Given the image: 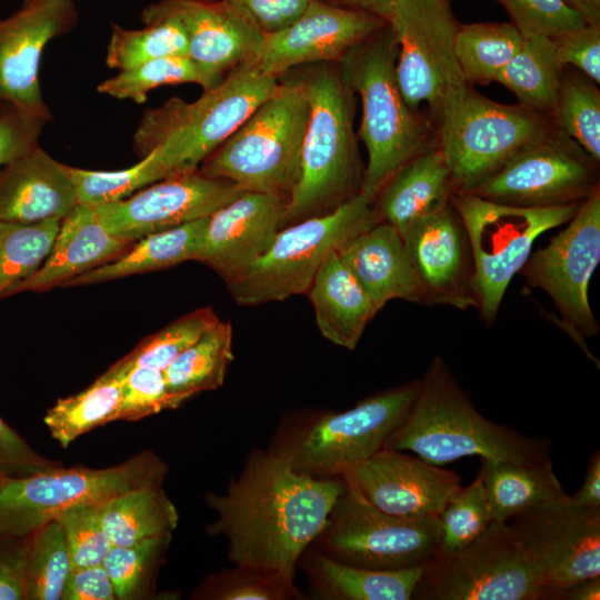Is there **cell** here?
Wrapping results in <instances>:
<instances>
[{
	"instance_id": "cell-1",
	"label": "cell",
	"mask_w": 600,
	"mask_h": 600,
	"mask_svg": "<svg viewBox=\"0 0 600 600\" xmlns=\"http://www.w3.org/2000/svg\"><path fill=\"white\" fill-rule=\"evenodd\" d=\"M344 488L341 477L296 471L280 453H252L224 493L207 496L217 513L208 532L226 538L237 567L294 580L301 554L324 530Z\"/></svg>"
},
{
	"instance_id": "cell-2",
	"label": "cell",
	"mask_w": 600,
	"mask_h": 600,
	"mask_svg": "<svg viewBox=\"0 0 600 600\" xmlns=\"http://www.w3.org/2000/svg\"><path fill=\"white\" fill-rule=\"evenodd\" d=\"M290 71L303 84L310 111L300 178L288 199L281 228L329 213L358 196L366 167L353 126L357 94L342 78L338 63Z\"/></svg>"
},
{
	"instance_id": "cell-3",
	"label": "cell",
	"mask_w": 600,
	"mask_h": 600,
	"mask_svg": "<svg viewBox=\"0 0 600 600\" xmlns=\"http://www.w3.org/2000/svg\"><path fill=\"white\" fill-rule=\"evenodd\" d=\"M384 449L409 451L437 466L472 456L524 463L550 459L549 443L481 414L438 356L420 379L407 417L388 438Z\"/></svg>"
},
{
	"instance_id": "cell-4",
	"label": "cell",
	"mask_w": 600,
	"mask_h": 600,
	"mask_svg": "<svg viewBox=\"0 0 600 600\" xmlns=\"http://www.w3.org/2000/svg\"><path fill=\"white\" fill-rule=\"evenodd\" d=\"M278 83L279 78L248 61L193 101L171 97L144 111L133 136L134 151L142 158L156 149L169 177L198 170Z\"/></svg>"
},
{
	"instance_id": "cell-5",
	"label": "cell",
	"mask_w": 600,
	"mask_h": 600,
	"mask_svg": "<svg viewBox=\"0 0 600 600\" xmlns=\"http://www.w3.org/2000/svg\"><path fill=\"white\" fill-rule=\"evenodd\" d=\"M397 58V40L387 22L338 62L361 101L359 137L368 153L362 192L374 199L401 167L431 147L427 121L407 104L399 89Z\"/></svg>"
},
{
	"instance_id": "cell-6",
	"label": "cell",
	"mask_w": 600,
	"mask_h": 600,
	"mask_svg": "<svg viewBox=\"0 0 600 600\" xmlns=\"http://www.w3.org/2000/svg\"><path fill=\"white\" fill-rule=\"evenodd\" d=\"M310 103L291 72L199 167L204 176L236 183L243 191L289 199L301 172Z\"/></svg>"
},
{
	"instance_id": "cell-7",
	"label": "cell",
	"mask_w": 600,
	"mask_h": 600,
	"mask_svg": "<svg viewBox=\"0 0 600 600\" xmlns=\"http://www.w3.org/2000/svg\"><path fill=\"white\" fill-rule=\"evenodd\" d=\"M441 150L456 192H470L518 151L553 130L548 117L522 103L502 104L466 83L446 100Z\"/></svg>"
},
{
	"instance_id": "cell-8",
	"label": "cell",
	"mask_w": 600,
	"mask_h": 600,
	"mask_svg": "<svg viewBox=\"0 0 600 600\" xmlns=\"http://www.w3.org/2000/svg\"><path fill=\"white\" fill-rule=\"evenodd\" d=\"M374 198L360 192L336 210L281 228L267 252L227 283L239 306L307 293L327 256L377 222Z\"/></svg>"
},
{
	"instance_id": "cell-9",
	"label": "cell",
	"mask_w": 600,
	"mask_h": 600,
	"mask_svg": "<svg viewBox=\"0 0 600 600\" xmlns=\"http://www.w3.org/2000/svg\"><path fill=\"white\" fill-rule=\"evenodd\" d=\"M450 202L468 234L477 310L486 326L496 320L506 291L532 253L537 238L566 224L581 204L520 207L468 192H454Z\"/></svg>"
},
{
	"instance_id": "cell-10",
	"label": "cell",
	"mask_w": 600,
	"mask_h": 600,
	"mask_svg": "<svg viewBox=\"0 0 600 600\" xmlns=\"http://www.w3.org/2000/svg\"><path fill=\"white\" fill-rule=\"evenodd\" d=\"M167 466L152 452L103 469L61 466L0 481V537L32 536L61 511L103 503L124 492L161 486Z\"/></svg>"
},
{
	"instance_id": "cell-11",
	"label": "cell",
	"mask_w": 600,
	"mask_h": 600,
	"mask_svg": "<svg viewBox=\"0 0 600 600\" xmlns=\"http://www.w3.org/2000/svg\"><path fill=\"white\" fill-rule=\"evenodd\" d=\"M414 596L436 600H537L546 581L509 522L492 521L470 544L427 564Z\"/></svg>"
},
{
	"instance_id": "cell-12",
	"label": "cell",
	"mask_w": 600,
	"mask_h": 600,
	"mask_svg": "<svg viewBox=\"0 0 600 600\" xmlns=\"http://www.w3.org/2000/svg\"><path fill=\"white\" fill-rule=\"evenodd\" d=\"M567 223L544 248L530 254L519 273L530 287L551 298L561 316L558 324L599 368L587 340L600 330L588 296L600 261V188L581 202Z\"/></svg>"
},
{
	"instance_id": "cell-13",
	"label": "cell",
	"mask_w": 600,
	"mask_h": 600,
	"mask_svg": "<svg viewBox=\"0 0 600 600\" xmlns=\"http://www.w3.org/2000/svg\"><path fill=\"white\" fill-rule=\"evenodd\" d=\"M420 387L410 381L360 401L353 408L318 420L281 452L298 472L318 478L341 477L384 449L407 417Z\"/></svg>"
},
{
	"instance_id": "cell-14",
	"label": "cell",
	"mask_w": 600,
	"mask_h": 600,
	"mask_svg": "<svg viewBox=\"0 0 600 600\" xmlns=\"http://www.w3.org/2000/svg\"><path fill=\"white\" fill-rule=\"evenodd\" d=\"M439 517L400 518L366 502L347 486L320 536L338 561L396 570L432 562L440 548Z\"/></svg>"
},
{
	"instance_id": "cell-15",
	"label": "cell",
	"mask_w": 600,
	"mask_h": 600,
	"mask_svg": "<svg viewBox=\"0 0 600 600\" xmlns=\"http://www.w3.org/2000/svg\"><path fill=\"white\" fill-rule=\"evenodd\" d=\"M388 24L398 58L401 94L414 111L427 102L438 117L452 92L468 83L454 53L457 22L447 0H396Z\"/></svg>"
},
{
	"instance_id": "cell-16",
	"label": "cell",
	"mask_w": 600,
	"mask_h": 600,
	"mask_svg": "<svg viewBox=\"0 0 600 600\" xmlns=\"http://www.w3.org/2000/svg\"><path fill=\"white\" fill-rule=\"evenodd\" d=\"M599 188L598 161L556 128L468 193L520 207L581 203Z\"/></svg>"
},
{
	"instance_id": "cell-17",
	"label": "cell",
	"mask_w": 600,
	"mask_h": 600,
	"mask_svg": "<svg viewBox=\"0 0 600 600\" xmlns=\"http://www.w3.org/2000/svg\"><path fill=\"white\" fill-rule=\"evenodd\" d=\"M511 520L540 570L549 596L600 577V508L580 506L566 494Z\"/></svg>"
},
{
	"instance_id": "cell-18",
	"label": "cell",
	"mask_w": 600,
	"mask_h": 600,
	"mask_svg": "<svg viewBox=\"0 0 600 600\" xmlns=\"http://www.w3.org/2000/svg\"><path fill=\"white\" fill-rule=\"evenodd\" d=\"M243 190L199 170L161 179L114 202L94 206L101 224L133 242L163 230L210 217Z\"/></svg>"
},
{
	"instance_id": "cell-19",
	"label": "cell",
	"mask_w": 600,
	"mask_h": 600,
	"mask_svg": "<svg viewBox=\"0 0 600 600\" xmlns=\"http://www.w3.org/2000/svg\"><path fill=\"white\" fill-rule=\"evenodd\" d=\"M386 24L373 14L312 0L292 23L264 34L252 62L263 73L277 78L303 66L338 63Z\"/></svg>"
},
{
	"instance_id": "cell-20",
	"label": "cell",
	"mask_w": 600,
	"mask_h": 600,
	"mask_svg": "<svg viewBox=\"0 0 600 600\" xmlns=\"http://www.w3.org/2000/svg\"><path fill=\"white\" fill-rule=\"evenodd\" d=\"M341 478L369 504L408 519L439 517L461 489L453 471L393 449L380 450Z\"/></svg>"
},
{
	"instance_id": "cell-21",
	"label": "cell",
	"mask_w": 600,
	"mask_h": 600,
	"mask_svg": "<svg viewBox=\"0 0 600 600\" xmlns=\"http://www.w3.org/2000/svg\"><path fill=\"white\" fill-rule=\"evenodd\" d=\"M402 239L416 272L424 306L477 309L470 242L450 204L413 223Z\"/></svg>"
},
{
	"instance_id": "cell-22",
	"label": "cell",
	"mask_w": 600,
	"mask_h": 600,
	"mask_svg": "<svg viewBox=\"0 0 600 600\" xmlns=\"http://www.w3.org/2000/svg\"><path fill=\"white\" fill-rule=\"evenodd\" d=\"M181 22L188 57L202 90L218 86L238 66L258 54L264 33L239 8L226 0H162L149 6Z\"/></svg>"
},
{
	"instance_id": "cell-23",
	"label": "cell",
	"mask_w": 600,
	"mask_h": 600,
	"mask_svg": "<svg viewBox=\"0 0 600 600\" xmlns=\"http://www.w3.org/2000/svg\"><path fill=\"white\" fill-rule=\"evenodd\" d=\"M77 21L71 0L23 6L0 21V102L52 119L40 84L42 52Z\"/></svg>"
},
{
	"instance_id": "cell-24",
	"label": "cell",
	"mask_w": 600,
	"mask_h": 600,
	"mask_svg": "<svg viewBox=\"0 0 600 600\" xmlns=\"http://www.w3.org/2000/svg\"><path fill=\"white\" fill-rule=\"evenodd\" d=\"M287 199L243 191L208 218L196 261L226 283L240 277L269 249L281 229Z\"/></svg>"
},
{
	"instance_id": "cell-25",
	"label": "cell",
	"mask_w": 600,
	"mask_h": 600,
	"mask_svg": "<svg viewBox=\"0 0 600 600\" xmlns=\"http://www.w3.org/2000/svg\"><path fill=\"white\" fill-rule=\"evenodd\" d=\"M136 242L109 232L94 207L78 203L62 220L50 253L40 268L12 286L4 298L43 292L126 253Z\"/></svg>"
},
{
	"instance_id": "cell-26",
	"label": "cell",
	"mask_w": 600,
	"mask_h": 600,
	"mask_svg": "<svg viewBox=\"0 0 600 600\" xmlns=\"http://www.w3.org/2000/svg\"><path fill=\"white\" fill-rule=\"evenodd\" d=\"M77 204L63 163L40 146L0 167V220H62Z\"/></svg>"
},
{
	"instance_id": "cell-27",
	"label": "cell",
	"mask_w": 600,
	"mask_h": 600,
	"mask_svg": "<svg viewBox=\"0 0 600 600\" xmlns=\"http://www.w3.org/2000/svg\"><path fill=\"white\" fill-rule=\"evenodd\" d=\"M338 253L380 311L394 299L423 304L422 292L400 232L376 222Z\"/></svg>"
},
{
	"instance_id": "cell-28",
	"label": "cell",
	"mask_w": 600,
	"mask_h": 600,
	"mask_svg": "<svg viewBox=\"0 0 600 600\" xmlns=\"http://www.w3.org/2000/svg\"><path fill=\"white\" fill-rule=\"evenodd\" d=\"M454 192L441 150L430 147L380 189L373 204L377 222L391 224L402 236L418 220L449 206Z\"/></svg>"
},
{
	"instance_id": "cell-29",
	"label": "cell",
	"mask_w": 600,
	"mask_h": 600,
	"mask_svg": "<svg viewBox=\"0 0 600 600\" xmlns=\"http://www.w3.org/2000/svg\"><path fill=\"white\" fill-rule=\"evenodd\" d=\"M307 294L320 333L348 350L357 348L367 324L379 312L338 250L323 260Z\"/></svg>"
},
{
	"instance_id": "cell-30",
	"label": "cell",
	"mask_w": 600,
	"mask_h": 600,
	"mask_svg": "<svg viewBox=\"0 0 600 600\" xmlns=\"http://www.w3.org/2000/svg\"><path fill=\"white\" fill-rule=\"evenodd\" d=\"M310 560L317 594L337 600H409L414 596L427 567L368 569L317 552Z\"/></svg>"
},
{
	"instance_id": "cell-31",
	"label": "cell",
	"mask_w": 600,
	"mask_h": 600,
	"mask_svg": "<svg viewBox=\"0 0 600 600\" xmlns=\"http://www.w3.org/2000/svg\"><path fill=\"white\" fill-rule=\"evenodd\" d=\"M208 218L149 234L121 257L72 278L63 287L107 282L196 260Z\"/></svg>"
},
{
	"instance_id": "cell-32",
	"label": "cell",
	"mask_w": 600,
	"mask_h": 600,
	"mask_svg": "<svg viewBox=\"0 0 600 600\" xmlns=\"http://www.w3.org/2000/svg\"><path fill=\"white\" fill-rule=\"evenodd\" d=\"M479 473L494 521L508 522L540 503L566 496L551 460H482Z\"/></svg>"
},
{
	"instance_id": "cell-33",
	"label": "cell",
	"mask_w": 600,
	"mask_h": 600,
	"mask_svg": "<svg viewBox=\"0 0 600 600\" xmlns=\"http://www.w3.org/2000/svg\"><path fill=\"white\" fill-rule=\"evenodd\" d=\"M102 527L112 546L127 547L170 536L178 512L161 486L134 489L99 504Z\"/></svg>"
},
{
	"instance_id": "cell-34",
	"label": "cell",
	"mask_w": 600,
	"mask_h": 600,
	"mask_svg": "<svg viewBox=\"0 0 600 600\" xmlns=\"http://www.w3.org/2000/svg\"><path fill=\"white\" fill-rule=\"evenodd\" d=\"M232 360V326L219 319L167 367V387L184 401L218 389Z\"/></svg>"
},
{
	"instance_id": "cell-35",
	"label": "cell",
	"mask_w": 600,
	"mask_h": 600,
	"mask_svg": "<svg viewBox=\"0 0 600 600\" xmlns=\"http://www.w3.org/2000/svg\"><path fill=\"white\" fill-rule=\"evenodd\" d=\"M564 68L553 38H524L494 81L509 89L519 103L547 116L554 104Z\"/></svg>"
},
{
	"instance_id": "cell-36",
	"label": "cell",
	"mask_w": 600,
	"mask_h": 600,
	"mask_svg": "<svg viewBox=\"0 0 600 600\" xmlns=\"http://www.w3.org/2000/svg\"><path fill=\"white\" fill-rule=\"evenodd\" d=\"M141 19V29L111 23L106 54L109 68L120 71L159 58L188 56L186 32L177 17L148 6Z\"/></svg>"
},
{
	"instance_id": "cell-37",
	"label": "cell",
	"mask_w": 600,
	"mask_h": 600,
	"mask_svg": "<svg viewBox=\"0 0 600 600\" xmlns=\"http://www.w3.org/2000/svg\"><path fill=\"white\" fill-rule=\"evenodd\" d=\"M121 379L108 369L83 391L58 399L43 418L51 437L67 448L90 430L117 421Z\"/></svg>"
},
{
	"instance_id": "cell-38",
	"label": "cell",
	"mask_w": 600,
	"mask_h": 600,
	"mask_svg": "<svg viewBox=\"0 0 600 600\" xmlns=\"http://www.w3.org/2000/svg\"><path fill=\"white\" fill-rule=\"evenodd\" d=\"M523 37L513 23L487 22L459 27L454 53L464 80L494 81L520 49Z\"/></svg>"
},
{
	"instance_id": "cell-39",
	"label": "cell",
	"mask_w": 600,
	"mask_h": 600,
	"mask_svg": "<svg viewBox=\"0 0 600 600\" xmlns=\"http://www.w3.org/2000/svg\"><path fill=\"white\" fill-rule=\"evenodd\" d=\"M583 73H562L551 117L554 128L600 160V91Z\"/></svg>"
},
{
	"instance_id": "cell-40",
	"label": "cell",
	"mask_w": 600,
	"mask_h": 600,
	"mask_svg": "<svg viewBox=\"0 0 600 600\" xmlns=\"http://www.w3.org/2000/svg\"><path fill=\"white\" fill-rule=\"evenodd\" d=\"M61 219L33 223L0 220V299L33 274L51 251Z\"/></svg>"
},
{
	"instance_id": "cell-41",
	"label": "cell",
	"mask_w": 600,
	"mask_h": 600,
	"mask_svg": "<svg viewBox=\"0 0 600 600\" xmlns=\"http://www.w3.org/2000/svg\"><path fill=\"white\" fill-rule=\"evenodd\" d=\"M63 169L73 184L78 203L93 207L122 200L169 177L157 150L150 151L136 164L121 170H87L64 163Z\"/></svg>"
},
{
	"instance_id": "cell-42",
	"label": "cell",
	"mask_w": 600,
	"mask_h": 600,
	"mask_svg": "<svg viewBox=\"0 0 600 600\" xmlns=\"http://www.w3.org/2000/svg\"><path fill=\"white\" fill-rule=\"evenodd\" d=\"M220 318L211 307L196 309L143 338L109 370L122 377L134 367L164 371L167 367Z\"/></svg>"
},
{
	"instance_id": "cell-43",
	"label": "cell",
	"mask_w": 600,
	"mask_h": 600,
	"mask_svg": "<svg viewBox=\"0 0 600 600\" xmlns=\"http://www.w3.org/2000/svg\"><path fill=\"white\" fill-rule=\"evenodd\" d=\"M71 568L63 529L57 520H51L31 536L27 599L60 600Z\"/></svg>"
},
{
	"instance_id": "cell-44",
	"label": "cell",
	"mask_w": 600,
	"mask_h": 600,
	"mask_svg": "<svg viewBox=\"0 0 600 600\" xmlns=\"http://www.w3.org/2000/svg\"><path fill=\"white\" fill-rule=\"evenodd\" d=\"M183 83L200 84L198 70L188 56H172L120 70L100 82L97 90L116 99H129L142 104L151 90Z\"/></svg>"
},
{
	"instance_id": "cell-45",
	"label": "cell",
	"mask_w": 600,
	"mask_h": 600,
	"mask_svg": "<svg viewBox=\"0 0 600 600\" xmlns=\"http://www.w3.org/2000/svg\"><path fill=\"white\" fill-rule=\"evenodd\" d=\"M439 520L441 533L438 556L453 554L484 532L493 517L480 473L450 499Z\"/></svg>"
},
{
	"instance_id": "cell-46",
	"label": "cell",
	"mask_w": 600,
	"mask_h": 600,
	"mask_svg": "<svg viewBox=\"0 0 600 600\" xmlns=\"http://www.w3.org/2000/svg\"><path fill=\"white\" fill-rule=\"evenodd\" d=\"M183 402L182 398L169 391L163 371L134 367L122 376L117 420H140L163 410L176 409Z\"/></svg>"
},
{
	"instance_id": "cell-47",
	"label": "cell",
	"mask_w": 600,
	"mask_h": 600,
	"mask_svg": "<svg viewBox=\"0 0 600 600\" xmlns=\"http://www.w3.org/2000/svg\"><path fill=\"white\" fill-rule=\"evenodd\" d=\"M99 504L76 506L53 519L63 529L72 568L101 564L112 547L100 520Z\"/></svg>"
},
{
	"instance_id": "cell-48",
	"label": "cell",
	"mask_w": 600,
	"mask_h": 600,
	"mask_svg": "<svg viewBox=\"0 0 600 600\" xmlns=\"http://www.w3.org/2000/svg\"><path fill=\"white\" fill-rule=\"evenodd\" d=\"M169 539L170 536H162L132 546L111 547L102 566L112 581L117 599H130L138 593Z\"/></svg>"
},
{
	"instance_id": "cell-49",
	"label": "cell",
	"mask_w": 600,
	"mask_h": 600,
	"mask_svg": "<svg viewBox=\"0 0 600 600\" xmlns=\"http://www.w3.org/2000/svg\"><path fill=\"white\" fill-rule=\"evenodd\" d=\"M523 38H557L584 26V19L563 0H499Z\"/></svg>"
},
{
	"instance_id": "cell-50",
	"label": "cell",
	"mask_w": 600,
	"mask_h": 600,
	"mask_svg": "<svg viewBox=\"0 0 600 600\" xmlns=\"http://www.w3.org/2000/svg\"><path fill=\"white\" fill-rule=\"evenodd\" d=\"M51 119L9 103L0 108V167L37 146Z\"/></svg>"
},
{
	"instance_id": "cell-51",
	"label": "cell",
	"mask_w": 600,
	"mask_h": 600,
	"mask_svg": "<svg viewBox=\"0 0 600 600\" xmlns=\"http://www.w3.org/2000/svg\"><path fill=\"white\" fill-rule=\"evenodd\" d=\"M216 593L221 600H284L297 598L293 580L281 574L237 567Z\"/></svg>"
},
{
	"instance_id": "cell-52",
	"label": "cell",
	"mask_w": 600,
	"mask_h": 600,
	"mask_svg": "<svg viewBox=\"0 0 600 600\" xmlns=\"http://www.w3.org/2000/svg\"><path fill=\"white\" fill-rule=\"evenodd\" d=\"M61 466L34 451L0 417V481L31 476Z\"/></svg>"
},
{
	"instance_id": "cell-53",
	"label": "cell",
	"mask_w": 600,
	"mask_h": 600,
	"mask_svg": "<svg viewBox=\"0 0 600 600\" xmlns=\"http://www.w3.org/2000/svg\"><path fill=\"white\" fill-rule=\"evenodd\" d=\"M564 66H572L600 84V26L586 23L553 38Z\"/></svg>"
},
{
	"instance_id": "cell-54",
	"label": "cell",
	"mask_w": 600,
	"mask_h": 600,
	"mask_svg": "<svg viewBox=\"0 0 600 600\" xmlns=\"http://www.w3.org/2000/svg\"><path fill=\"white\" fill-rule=\"evenodd\" d=\"M31 536L0 537V600L27 599V567Z\"/></svg>"
},
{
	"instance_id": "cell-55",
	"label": "cell",
	"mask_w": 600,
	"mask_h": 600,
	"mask_svg": "<svg viewBox=\"0 0 600 600\" xmlns=\"http://www.w3.org/2000/svg\"><path fill=\"white\" fill-rule=\"evenodd\" d=\"M226 1L243 11L264 34H270L292 23L312 0Z\"/></svg>"
},
{
	"instance_id": "cell-56",
	"label": "cell",
	"mask_w": 600,
	"mask_h": 600,
	"mask_svg": "<svg viewBox=\"0 0 600 600\" xmlns=\"http://www.w3.org/2000/svg\"><path fill=\"white\" fill-rule=\"evenodd\" d=\"M62 600H114L112 581L101 564L71 568L66 581Z\"/></svg>"
},
{
	"instance_id": "cell-57",
	"label": "cell",
	"mask_w": 600,
	"mask_h": 600,
	"mask_svg": "<svg viewBox=\"0 0 600 600\" xmlns=\"http://www.w3.org/2000/svg\"><path fill=\"white\" fill-rule=\"evenodd\" d=\"M572 501L580 506L600 508V453L596 451L588 461L580 489L572 496Z\"/></svg>"
},
{
	"instance_id": "cell-58",
	"label": "cell",
	"mask_w": 600,
	"mask_h": 600,
	"mask_svg": "<svg viewBox=\"0 0 600 600\" xmlns=\"http://www.w3.org/2000/svg\"><path fill=\"white\" fill-rule=\"evenodd\" d=\"M339 7L363 11L387 21L396 0H323Z\"/></svg>"
},
{
	"instance_id": "cell-59",
	"label": "cell",
	"mask_w": 600,
	"mask_h": 600,
	"mask_svg": "<svg viewBox=\"0 0 600 600\" xmlns=\"http://www.w3.org/2000/svg\"><path fill=\"white\" fill-rule=\"evenodd\" d=\"M558 596L567 600H599L600 599V577L587 579L578 582Z\"/></svg>"
},
{
	"instance_id": "cell-60",
	"label": "cell",
	"mask_w": 600,
	"mask_h": 600,
	"mask_svg": "<svg viewBox=\"0 0 600 600\" xmlns=\"http://www.w3.org/2000/svg\"><path fill=\"white\" fill-rule=\"evenodd\" d=\"M588 24L600 26V0H563Z\"/></svg>"
},
{
	"instance_id": "cell-61",
	"label": "cell",
	"mask_w": 600,
	"mask_h": 600,
	"mask_svg": "<svg viewBox=\"0 0 600 600\" xmlns=\"http://www.w3.org/2000/svg\"><path fill=\"white\" fill-rule=\"evenodd\" d=\"M59 0H23V6H33V4H40V3H48Z\"/></svg>"
},
{
	"instance_id": "cell-62",
	"label": "cell",
	"mask_w": 600,
	"mask_h": 600,
	"mask_svg": "<svg viewBox=\"0 0 600 600\" xmlns=\"http://www.w3.org/2000/svg\"><path fill=\"white\" fill-rule=\"evenodd\" d=\"M2 103H3V102H0V108H1V104H2Z\"/></svg>"
}]
</instances>
